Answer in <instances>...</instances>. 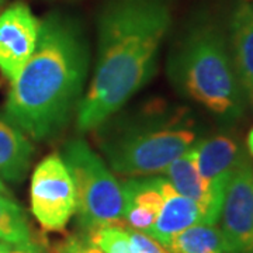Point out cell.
<instances>
[{"mask_svg":"<svg viewBox=\"0 0 253 253\" xmlns=\"http://www.w3.org/2000/svg\"><path fill=\"white\" fill-rule=\"evenodd\" d=\"M172 14L163 0H111L99 17L97 58L76 110L79 131L114 116L154 76Z\"/></svg>","mask_w":253,"mask_h":253,"instance_id":"6da1fadb","label":"cell"},{"mask_svg":"<svg viewBox=\"0 0 253 253\" xmlns=\"http://www.w3.org/2000/svg\"><path fill=\"white\" fill-rule=\"evenodd\" d=\"M89 69V45L81 24L62 13L41 21L33 56L11 81L6 120L33 139L56 135L78 110Z\"/></svg>","mask_w":253,"mask_h":253,"instance_id":"7a4b0ae2","label":"cell"},{"mask_svg":"<svg viewBox=\"0 0 253 253\" xmlns=\"http://www.w3.org/2000/svg\"><path fill=\"white\" fill-rule=\"evenodd\" d=\"M170 75L187 97L214 114L234 118L242 113V89L217 24L200 21L190 28L170 61Z\"/></svg>","mask_w":253,"mask_h":253,"instance_id":"3957f363","label":"cell"},{"mask_svg":"<svg viewBox=\"0 0 253 253\" xmlns=\"http://www.w3.org/2000/svg\"><path fill=\"white\" fill-rule=\"evenodd\" d=\"M61 156L75 184L79 225L86 232L101 226L120 225L124 218L126 196L123 184L104 161L82 138L71 139Z\"/></svg>","mask_w":253,"mask_h":253,"instance_id":"277c9868","label":"cell"},{"mask_svg":"<svg viewBox=\"0 0 253 253\" xmlns=\"http://www.w3.org/2000/svg\"><path fill=\"white\" fill-rule=\"evenodd\" d=\"M196 132L166 124L138 126L103 142V151L114 172L148 176L163 170L194 145Z\"/></svg>","mask_w":253,"mask_h":253,"instance_id":"5b68a950","label":"cell"},{"mask_svg":"<svg viewBox=\"0 0 253 253\" xmlns=\"http://www.w3.org/2000/svg\"><path fill=\"white\" fill-rule=\"evenodd\" d=\"M31 211L42 229L63 231L76 212V191L61 155H49L37 165L30 187Z\"/></svg>","mask_w":253,"mask_h":253,"instance_id":"8992f818","label":"cell"},{"mask_svg":"<svg viewBox=\"0 0 253 253\" xmlns=\"http://www.w3.org/2000/svg\"><path fill=\"white\" fill-rule=\"evenodd\" d=\"M221 232L229 253H253V168L242 162L226 186Z\"/></svg>","mask_w":253,"mask_h":253,"instance_id":"52a82bcc","label":"cell"},{"mask_svg":"<svg viewBox=\"0 0 253 253\" xmlns=\"http://www.w3.org/2000/svg\"><path fill=\"white\" fill-rule=\"evenodd\" d=\"M41 20L17 1L0 13V72L13 81L36 51Z\"/></svg>","mask_w":253,"mask_h":253,"instance_id":"ba28073f","label":"cell"},{"mask_svg":"<svg viewBox=\"0 0 253 253\" xmlns=\"http://www.w3.org/2000/svg\"><path fill=\"white\" fill-rule=\"evenodd\" d=\"M190 152L200 177L224 204L226 186L236 168L244 162L238 144L231 136L215 135L191 146Z\"/></svg>","mask_w":253,"mask_h":253,"instance_id":"9c48e42d","label":"cell"},{"mask_svg":"<svg viewBox=\"0 0 253 253\" xmlns=\"http://www.w3.org/2000/svg\"><path fill=\"white\" fill-rule=\"evenodd\" d=\"M165 177L129 179L121 183L126 196L124 218L128 228L146 234L156 221L163 204Z\"/></svg>","mask_w":253,"mask_h":253,"instance_id":"30bf717a","label":"cell"},{"mask_svg":"<svg viewBox=\"0 0 253 253\" xmlns=\"http://www.w3.org/2000/svg\"><path fill=\"white\" fill-rule=\"evenodd\" d=\"M165 179L181 196L193 200L203 211L206 224H217L221 217L222 203H219L200 177L190 149L173 161L165 170Z\"/></svg>","mask_w":253,"mask_h":253,"instance_id":"8fae6325","label":"cell"},{"mask_svg":"<svg viewBox=\"0 0 253 253\" xmlns=\"http://www.w3.org/2000/svg\"><path fill=\"white\" fill-rule=\"evenodd\" d=\"M232 62L241 89L253 104V3L239 0L229 23Z\"/></svg>","mask_w":253,"mask_h":253,"instance_id":"7c38bea8","label":"cell"},{"mask_svg":"<svg viewBox=\"0 0 253 253\" xmlns=\"http://www.w3.org/2000/svg\"><path fill=\"white\" fill-rule=\"evenodd\" d=\"M200 222H204L201 208L193 200L177 193L169 181L165 180L162 208L146 235L154 238L156 242L166 248L176 234Z\"/></svg>","mask_w":253,"mask_h":253,"instance_id":"4fadbf2b","label":"cell"},{"mask_svg":"<svg viewBox=\"0 0 253 253\" xmlns=\"http://www.w3.org/2000/svg\"><path fill=\"white\" fill-rule=\"evenodd\" d=\"M34 146L26 134L6 118H0V179L21 181L28 173Z\"/></svg>","mask_w":253,"mask_h":253,"instance_id":"5bb4252c","label":"cell"},{"mask_svg":"<svg viewBox=\"0 0 253 253\" xmlns=\"http://www.w3.org/2000/svg\"><path fill=\"white\" fill-rule=\"evenodd\" d=\"M166 249L170 253H229L221 228L204 222L176 234Z\"/></svg>","mask_w":253,"mask_h":253,"instance_id":"9a60e30c","label":"cell"},{"mask_svg":"<svg viewBox=\"0 0 253 253\" xmlns=\"http://www.w3.org/2000/svg\"><path fill=\"white\" fill-rule=\"evenodd\" d=\"M0 241L16 246L31 242V231L24 210L7 194L0 193Z\"/></svg>","mask_w":253,"mask_h":253,"instance_id":"2e32d148","label":"cell"},{"mask_svg":"<svg viewBox=\"0 0 253 253\" xmlns=\"http://www.w3.org/2000/svg\"><path fill=\"white\" fill-rule=\"evenodd\" d=\"M86 235L104 253H135L126 228L124 226H101L87 232Z\"/></svg>","mask_w":253,"mask_h":253,"instance_id":"e0dca14e","label":"cell"},{"mask_svg":"<svg viewBox=\"0 0 253 253\" xmlns=\"http://www.w3.org/2000/svg\"><path fill=\"white\" fill-rule=\"evenodd\" d=\"M55 253H104L91 242L87 235H69L58 242L52 249Z\"/></svg>","mask_w":253,"mask_h":253,"instance_id":"ac0fdd59","label":"cell"},{"mask_svg":"<svg viewBox=\"0 0 253 253\" xmlns=\"http://www.w3.org/2000/svg\"><path fill=\"white\" fill-rule=\"evenodd\" d=\"M126 232L129 235L135 253H170L165 246L144 232H139L131 228H126Z\"/></svg>","mask_w":253,"mask_h":253,"instance_id":"d6986e66","label":"cell"},{"mask_svg":"<svg viewBox=\"0 0 253 253\" xmlns=\"http://www.w3.org/2000/svg\"><path fill=\"white\" fill-rule=\"evenodd\" d=\"M7 253H44V251H42L41 245L31 241V242H27V244L11 246V249Z\"/></svg>","mask_w":253,"mask_h":253,"instance_id":"ffe728a7","label":"cell"},{"mask_svg":"<svg viewBox=\"0 0 253 253\" xmlns=\"http://www.w3.org/2000/svg\"><path fill=\"white\" fill-rule=\"evenodd\" d=\"M246 145H248V149H249V154L253 156V128L251 129L249 135H248V141H246Z\"/></svg>","mask_w":253,"mask_h":253,"instance_id":"44dd1931","label":"cell"},{"mask_svg":"<svg viewBox=\"0 0 253 253\" xmlns=\"http://www.w3.org/2000/svg\"><path fill=\"white\" fill-rule=\"evenodd\" d=\"M11 249V245L6 244V242H1L0 241V253H7Z\"/></svg>","mask_w":253,"mask_h":253,"instance_id":"7402d4cb","label":"cell"},{"mask_svg":"<svg viewBox=\"0 0 253 253\" xmlns=\"http://www.w3.org/2000/svg\"><path fill=\"white\" fill-rule=\"evenodd\" d=\"M0 193L1 194H7L9 196V191H7V189L4 187V184H3V181L0 180Z\"/></svg>","mask_w":253,"mask_h":253,"instance_id":"603a6c76","label":"cell"},{"mask_svg":"<svg viewBox=\"0 0 253 253\" xmlns=\"http://www.w3.org/2000/svg\"><path fill=\"white\" fill-rule=\"evenodd\" d=\"M3 3H4V0H0V6H1Z\"/></svg>","mask_w":253,"mask_h":253,"instance_id":"cb8c5ba5","label":"cell"},{"mask_svg":"<svg viewBox=\"0 0 253 253\" xmlns=\"http://www.w3.org/2000/svg\"><path fill=\"white\" fill-rule=\"evenodd\" d=\"M51 253H55V252H54V251H51Z\"/></svg>","mask_w":253,"mask_h":253,"instance_id":"d4e9b609","label":"cell"}]
</instances>
